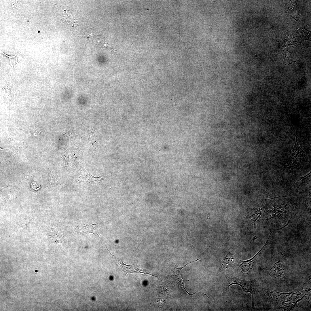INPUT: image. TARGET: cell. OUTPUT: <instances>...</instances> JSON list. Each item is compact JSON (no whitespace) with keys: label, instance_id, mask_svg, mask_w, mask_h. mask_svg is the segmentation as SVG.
Instances as JSON below:
<instances>
[{"label":"cell","instance_id":"obj_1","mask_svg":"<svg viewBox=\"0 0 311 311\" xmlns=\"http://www.w3.org/2000/svg\"><path fill=\"white\" fill-rule=\"evenodd\" d=\"M263 217L266 226L271 230L285 226L293 215L295 205L287 198L279 197L263 202Z\"/></svg>","mask_w":311,"mask_h":311},{"label":"cell","instance_id":"obj_2","mask_svg":"<svg viewBox=\"0 0 311 311\" xmlns=\"http://www.w3.org/2000/svg\"><path fill=\"white\" fill-rule=\"evenodd\" d=\"M287 261L280 252L272 257L264 267V272L278 282H285L287 279L285 264Z\"/></svg>","mask_w":311,"mask_h":311},{"label":"cell","instance_id":"obj_3","mask_svg":"<svg viewBox=\"0 0 311 311\" xmlns=\"http://www.w3.org/2000/svg\"><path fill=\"white\" fill-rule=\"evenodd\" d=\"M292 293H284L262 289L259 292V295L264 308L272 309L280 307L286 298Z\"/></svg>","mask_w":311,"mask_h":311},{"label":"cell","instance_id":"obj_4","mask_svg":"<svg viewBox=\"0 0 311 311\" xmlns=\"http://www.w3.org/2000/svg\"><path fill=\"white\" fill-rule=\"evenodd\" d=\"M227 282L224 284V288L226 292H229V287L232 285H237L242 287L243 290L246 294L250 293L252 296V304L251 309H254V297L255 293L258 286L256 280H242L235 277H231L228 278Z\"/></svg>","mask_w":311,"mask_h":311},{"label":"cell","instance_id":"obj_5","mask_svg":"<svg viewBox=\"0 0 311 311\" xmlns=\"http://www.w3.org/2000/svg\"><path fill=\"white\" fill-rule=\"evenodd\" d=\"M98 224L84 223H75L73 225V227L75 232L78 234L83 235L92 233L100 238V234L98 232V228L96 226Z\"/></svg>","mask_w":311,"mask_h":311},{"label":"cell","instance_id":"obj_6","mask_svg":"<svg viewBox=\"0 0 311 311\" xmlns=\"http://www.w3.org/2000/svg\"><path fill=\"white\" fill-rule=\"evenodd\" d=\"M260 251L253 258L246 261H243L237 258V268L239 269L241 272L246 275L251 274L252 268L257 260V256Z\"/></svg>","mask_w":311,"mask_h":311},{"label":"cell","instance_id":"obj_7","mask_svg":"<svg viewBox=\"0 0 311 311\" xmlns=\"http://www.w3.org/2000/svg\"><path fill=\"white\" fill-rule=\"evenodd\" d=\"M232 254L229 253L224 259L220 267L217 271V273H220L225 269L229 267H232L234 269L237 268V259L235 261H233Z\"/></svg>","mask_w":311,"mask_h":311},{"label":"cell","instance_id":"obj_8","mask_svg":"<svg viewBox=\"0 0 311 311\" xmlns=\"http://www.w3.org/2000/svg\"><path fill=\"white\" fill-rule=\"evenodd\" d=\"M109 252L111 254V253L110 252ZM111 254L113 256V259L117 261L118 263H119V265L121 267L122 269L124 271V272L126 273L125 276L128 272H140L141 271H142V270L141 271L135 267L125 264L122 261H121L119 259H117L114 255Z\"/></svg>","mask_w":311,"mask_h":311},{"label":"cell","instance_id":"obj_9","mask_svg":"<svg viewBox=\"0 0 311 311\" xmlns=\"http://www.w3.org/2000/svg\"><path fill=\"white\" fill-rule=\"evenodd\" d=\"M0 52L3 54H4V55H5V56H6L9 58L10 61V65L12 68L14 67L15 65H16L17 64H18L17 58L18 56L20 53H19L18 54V53H16L14 56H10L4 54V53L2 52L1 51V50H0Z\"/></svg>","mask_w":311,"mask_h":311},{"label":"cell","instance_id":"obj_10","mask_svg":"<svg viewBox=\"0 0 311 311\" xmlns=\"http://www.w3.org/2000/svg\"><path fill=\"white\" fill-rule=\"evenodd\" d=\"M65 11V12L64 13L67 21L69 24H69L73 26L77 21L74 18L69 10H66Z\"/></svg>","mask_w":311,"mask_h":311},{"label":"cell","instance_id":"obj_11","mask_svg":"<svg viewBox=\"0 0 311 311\" xmlns=\"http://www.w3.org/2000/svg\"><path fill=\"white\" fill-rule=\"evenodd\" d=\"M28 180L29 181V184L30 186L31 190L36 191L41 188V186L39 184L33 180L31 176Z\"/></svg>","mask_w":311,"mask_h":311},{"label":"cell","instance_id":"obj_12","mask_svg":"<svg viewBox=\"0 0 311 311\" xmlns=\"http://www.w3.org/2000/svg\"><path fill=\"white\" fill-rule=\"evenodd\" d=\"M97 35L94 34L92 33L91 34H83L81 35V36L84 37H86L87 38H89L90 37H93L95 35Z\"/></svg>","mask_w":311,"mask_h":311},{"label":"cell","instance_id":"obj_13","mask_svg":"<svg viewBox=\"0 0 311 311\" xmlns=\"http://www.w3.org/2000/svg\"><path fill=\"white\" fill-rule=\"evenodd\" d=\"M290 16H291V17H292V18H293V19H295V20H296V21H297V22H298V21H297V20H296V19H295V18H294V17H292V16H291L290 15Z\"/></svg>","mask_w":311,"mask_h":311}]
</instances>
